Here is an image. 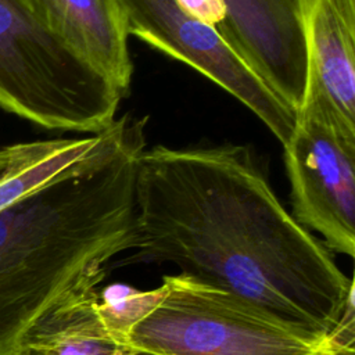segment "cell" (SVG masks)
<instances>
[{
  "label": "cell",
  "mask_w": 355,
  "mask_h": 355,
  "mask_svg": "<svg viewBox=\"0 0 355 355\" xmlns=\"http://www.w3.org/2000/svg\"><path fill=\"white\" fill-rule=\"evenodd\" d=\"M136 204L137 244L110 269L172 263L316 334L355 309L354 280L243 146L144 148Z\"/></svg>",
  "instance_id": "6da1fadb"
},
{
  "label": "cell",
  "mask_w": 355,
  "mask_h": 355,
  "mask_svg": "<svg viewBox=\"0 0 355 355\" xmlns=\"http://www.w3.org/2000/svg\"><path fill=\"white\" fill-rule=\"evenodd\" d=\"M298 12L306 54L301 104L355 130V0H298Z\"/></svg>",
  "instance_id": "ba28073f"
},
{
  "label": "cell",
  "mask_w": 355,
  "mask_h": 355,
  "mask_svg": "<svg viewBox=\"0 0 355 355\" xmlns=\"http://www.w3.org/2000/svg\"><path fill=\"white\" fill-rule=\"evenodd\" d=\"M126 355H147V354H141V352H135V351H129Z\"/></svg>",
  "instance_id": "4fadbf2b"
},
{
  "label": "cell",
  "mask_w": 355,
  "mask_h": 355,
  "mask_svg": "<svg viewBox=\"0 0 355 355\" xmlns=\"http://www.w3.org/2000/svg\"><path fill=\"white\" fill-rule=\"evenodd\" d=\"M122 94L47 32L18 0H0V107L42 128L96 133Z\"/></svg>",
  "instance_id": "277c9868"
},
{
  "label": "cell",
  "mask_w": 355,
  "mask_h": 355,
  "mask_svg": "<svg viewBox=\"0 0 355 355\" xmlns=\"http://www.w3.org/2000/svg\"><path fill=\"white\" fill-rule=\"evenodd\" d=\"M216 28L250 69L295 114L306 82L298 0H223Z\"/></svg>",
  "instance_id": "52a82bcc"
},
{
  "label": "cell",
  "mask_w": 355,
  "mask_h": 355,
  "mask_svg": "<svg viewBox=\"0 0 355 355\" xmlns=\"http://www.w3.org/2000/svg\"><path fill=\"white\" fill-rule=\"evenodd\" d=\"M144 136L103 164L58 179L0 209V355L72 295L98 291L135 250L136 175Z\"/></svg>",
  "instance_id": "7a4b0ae2"
},
{
  "label": "cell",
  "mask_w": 355,
  "mask_h": 355,
  "mask_svg": "<svg viewBox=\"0 0 355 355\" xmlns=\"http://www.w3.org/2000/svg\"><path fill=\"white\" fill-rule=\"evenodd\" d=\"M100 302V291L72 295L44 312L12 355H126Z\"/></svg>",
  "instance_id": "30bf717a"
},
{
  "label": "cell",
  "mask_w": 355,
  "mask_h": 355,
  "mask_svg": "<svg viewBox=\"0 0 355 355\" xmlns=\"http://www.w3.org/2000/svg\"><path fill=\"white\" fill-rule=\"evenodd\" d=\"M8 158H10V148L8 147L0 148V176L3 175V172H4L6 166H7Z\"/></svg>",
  "instance_id": "7c38bea8"
},
{
  "label": "cell",
  "mask_w": 355,
  "mask_h": 355,
  "mask_svg": "<svg viewBox=\"0 0 355 355\" xmlns=\"http://www.w3.org/2000/svg\"><path fill=\"white\" fill-rule=\"evenodd\" d=\"M73 54L125 96L133 73L128 26L116 0H18Z\"/></svg>",
  "instance_id": "9c48e42d"
},
{
  "label": "cell",
  "mask_w": 355,
  "mask_h": 355,
  "mask_svg": "<svg viewBox=\"0 0 355 355\" xmlns=\"http://www.w3.org/2000/svg\"><path fill=\"white\" fill-rule=\"evenodd\" d=\"M291 215L334 254L355 255V132L311 105H300L283 143Z\"/></svg>",
  "instance_id": "5b68a950"
},
{
  "label": "cell",
  "mask_w": 355,
  "mask_h": 355,
  "mask_svg": "<svg viewBox=\"0 0 355 355\" xmlns=\"http://www.w3.org/2000/svg\"><path fill=\"white\" fill-rule=\"evenodd\" d=\"M101 302L118 340L147 355H355V311L316 334L196 277L164 275L158 287L119 286Z\"/></svg>",
  "instance_id": "3957f363"
},
{
  "label": "cell",
  "mask_w": 355,
  "mask_h": 355,
  "mask_svg": "<svg viewBox=\"0 0 355 355\" xmlns=\"http://www.w3.org/2000/svg\"><path fill=\"white\" fill-rule=\"evenodd\" d=\"M175 3L187 15L214 28H218L226 17L223 0H175Z\"/></svg>",
  "instance_id": "8fae6325"
},
{
  "label": "cell",
  "mask_w": 355,
  "mask_h": 355,
  "mask_svg": "<svg viewBox=\"0 0 355 355\" xmlns=\"http://www.w3.org/2000/svg\"><path fill=\"white\" fill-rule=\"evenodd\" d=\"M128 33L190 65L245 105L283 144L297 114L250 69L216 28L183 12L175 0H116Z\"/></svg>",
  "instance_id": "8992f818"
}]
</instances>
